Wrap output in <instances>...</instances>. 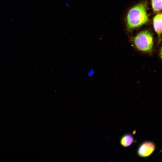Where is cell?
<instances>
[{"label": "cell", "mask_w": 162, "mask_h": 162, "mask_svg": "<svg viewBox=\"0 0 162 162\" xmlns=\"http://www.w3.org/2000/svg\"><path fill=\"white\" fill-rule=\"evenodd\" d=\"M148 20L146 3L141 2L129 10L126 17L127 27L132 30L145 24Z\"/></svg>", "instance_id": "6da1fadb"}, {"label": "cell", "mask_w": 162, "mask_h": 162, "mask_svg": "<svg viewBox=\"0 0 162 162\" xmlns=\"http://www.w3.org/2000/svg\"><path fill=\"white\" fill-rule=\"evenodd\" d=\"M133 42L139 51L149 53L152 52L154 39L153 35L149 31L144 30L139 33L134 38Z\"/></svg>", "instance_id": "7a4b0ae2"}, {"label": "cell", "mask_w": 162, "mask_h": 162, "mask_svg": "<svg viewBox=\"0 0 162 162\" xmlns=\"http://www.w3.org/2000/svg\"><path fill=\"white\" fill-rule=\"evenodd\" d=\"M155 144L151 141H145L139 146L137 150V155L142 158L148 157L151 155L155 150Z\"/></svg>", "instance_id": "3957f363"}, {"label": "cell", "mask_w": 162, "mask_h": 162, "mask_svg": "<svg viewBox=\"0 0 162 162\" xmlns=\"http://www.w3.org/2000/svg\"><path fill=\"white\" fill-rule=\"evenodd\" d=\"M162 21V16L161 13H158L153 18V26L154 31L158 35V44H160L161 41Z\"/></svg>", "instance_id": "277c9868"}, {"label": "cell", "mask_w": 162, "mask_h": 162, "mask_svg": "<svg viewBox=\"0 0 162 162\" xmlns=\"http://www.w3.org/2000/svg\"><path fill=\"white\" fill-rule=\"evenodd\" d=\"M134 141L133 136L130 134H126L122 136L120 140L121 145L126 147L130 146Z\"/></svg>", "instance_id": "5b68a950"}, {"label": "cell", "mask_w": 162, "mask_h": 162, "mask_svg": "<svg viewBox=\"0 0 162 162\" xmlns=\"http://www.w3.org/2000/svg\"><path fill=\"white\" fill-rule=\"evenodd\" d=\"M152 7L154 13H158L162 10V0H151Z\"/></svg>", "instance_id": "8992f818"}, {"label": "cell", "mask_w": 162, "mask_h": 162, "mask_svg": "<svg viewBox=\"0 0 162 162\" xmlns=\"http://www.w3.org/2000/svg\"><path fill=\"white\" fill-rule=\"evenodd\" d=\"M94 74V71L92 69L90 68L87 73V76L89 77L92 76Z\"/></svg>", "instance_id": "52a82bcc"}, {"label": "cell", "mask_w": 162, "mask_h": 162, "mask_svg": "<svg viewBox=\"0 0 162 162\" xmlns=\"http://www.w3.org/2000/svg\"><path fill=\"white\" fill-rule=\"evenodd\" d=\"M66 6H67L68 7H69V4L68 3L66 2Z\"/></svg>", "instance_id": "ba28073f"}]
</instances>
